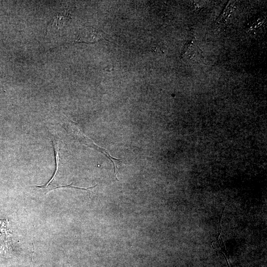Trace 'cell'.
<instances>
[{"mask_svg": "<svg viewBox=\"0 0 267 267\" xmlns=\"http://www.w3.org/2000/svg\"><path fill=\"white\" fill-rule=\"evenodd\" d=\"M51 141L53 143V146L54 150L55 162H56V169L54 173L50 179V180L46 184L43 185H34L37 188L41 189L43 192L46 194L49 191L51 190L58 188L60 184H59L55 180V178L58 174L59 167V147L58 142L57 139L54 136H51Z\"/></svg>", "mask_w": 267, "mask_h": 267, "instance_id": "cell-1", "label": "cell"}, {"mask_svg": "<svg viewBox=\"0 0 267 267\" xmlns=\"http://www.w3.org/2000/svg\"><path fill=\"white\" fill-rule=\"evenodd\" d=\"M105 37L104 33L91 28L83 29L78 36L77 41L90 43L100 40Z\"/></svg>", "mask_w": 267, "mask_h": 267, "instance_id": "cell-2", "label": "cell"}, {"mask_svg": "<svg viewBox=\"0 0 267 267\" xmlns=\"http://www.w3.org/2000/svg\"><path fill=\"white\" fill-rule=\"evenodd\" d=\"M6 221H0V247L6 249L9 248L12 245L11 235L6 228Z\"/></svg>", "mask_w": 267, "mask_h": 267, "instance_id": "cell-3", "label": "cell"}, {"mask_svg": "<svg viewBox=\"0 0 267 267\" xmlns=\"http://www.w3.org/2000/svg\"><path fill=\"white\" fill-rule=\"evenodd\" d=\"M195 52V42L193 40H190L185 45L183 52L181 53L182 56L188 55L189 56Z\"/></svg>", "mask_w": 267, "mask_h": 267, "instance_id": "cell-4", "label": "cell"}, {"mask_svg": "<svg viewBox=\"0 0 267 267\" xmlns=\"http://www.w3.org/2000/svg\"><path fill=\"white\" fill-rule=\"evenodd\" d=\"M1 74V68L0 67V75Z\"/></svg>", "mask_w": 267, "mask_h": 267, "instance_id": "cell-5", "label": "cell"}]
</instances>
